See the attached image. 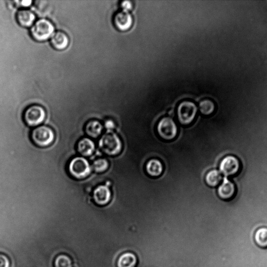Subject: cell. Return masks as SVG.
I'll return each instance as SVG.
<instances>
[{
	"label": "cell",
	"mask_w": 267,
	"mask_h": 267,
	"mask_svg": "<svg viewBox=\"0 0 267 267\" xmlns=\"http://www.w3.org/2000/svg\"><path fill=\"white\" fill-rule=\"evenodd\" d=\"M50 43L55 49L58 51H63L68 47L70 39L66 33L62 31H58L55 32L50 38Z\"/></svg>",
	"instance_id": "cell-11"
},
{
	"label": "cell",
	"mask_w": 267,
	"mask_h": 267,
	"mask_svg": "<svg viewBox=\"0 0 267 267\" xmlns=\"http://www.w3.org/2000/svg\"><path fill=\"white\" fill-rule=\"evenodd\" d=\"M223 179L222 174L217 170H212L209 171L205 176V181L207 185L210 187L218 186Z\"/></svg>",
	"instance_id": "cell-19"
},
{
	"label": "cell",
	"mask_w": 267,
	"mask_h": 267,
	"mask_svg": "<svg viewBox=\"0 0 267 267\" xmlns=\"http://www.w3.org/2000/svg\"><path fill=\"white\" fill-rule=\"evenodd\" d=\"M157 131L159 136L165 140L174 139L177 134V127L170 117H164L159 122Z\"/></svg>",
	"instance_id": "cell-7"
},
{
	"label": "cell",
	"mask_w": 267,
	"mask_h": 267,
	"mask_svg": "<svg viewBox=\"0 0 267 267\" xmlns=\"http://www.w3.org/2000/svg\"><path fill=\"white\" fill-rule=\"evenodd\" d=\"M219 168L221 174L226 177L236 175L241 169V162L235 156H226L220 163Z\"/></svg>",
	"instance_id": "cell-8"
},
{
	"label": "cell",
	"mask_w": 267,
	"mask_h": 267,
	"mask_svg": "<svg viewBox=\"0 0 267 267\" xmlns=\"http://www.w3.org/2000/svg\"><path fill=\"white\" fill-rule=\"evenodd\" d=\"M36 18L34 13L28 9L19 11L16 14V20L23 27H31L35 24Z\"/></svg>",
	"instance_id": "cell-13"
},
{
	"label": "cell",
	"mask_w": 267,
	"mask_h": 267,
	"mask_svg": "<svg viewBox=\"0 0 267 267\" xmlns=\"http://www.w3.org/2000/svg\"><path fill=\"white\" fill-rule=\"evenodd\" d=\"M56 267H73L71 258L65 255L58 256L55 260Z\"/></svg>",
	"instance_id": "cell-22"
},
{
	"label": "cell",
	"mask_w": 267,
	"mask_h": 267,
	"mask_svg": "<svg viewBox=\"0 0 267 267\" xmlns=\"http://www.w3.org/2000/svg\"><path fill=\"white\" fill-rule=\"evenodd\" d=\"M109 163L107 160L100 158L96 160L93 163V168L98 173L106 171L108 168Z\"/></svg>",
	"instance_id": "cell-21"
},
{
	"label": "cell",
	"mask_w": 267,
	"mask_h": 267,
	"mask_svg": "<svg viewBox=\"0 0 267 267\" xmlns=\"http://www.w3.org/2000/svg\"><path fill=\"white\" fill-rule=\"evenodd\" d=\"M137 263V256L130 252L122 254L117 262L118 267H136Z\"/></svg>",
	"instance_id": "cell-16"
},
{
	"label": "cell",
	"mask_w": 267,
	"mask_h": 267,
	"mask_svg": "<svg viewBox=\"0 0 267 267\" xmlns=\"http://www.w3.org/2000/svg\"><path fill=\"white\" fill-rule=\"evenodd\" d=\"M105 125L108 131H112V130L115 127L114 122L111 120L106 121Z\"/></svg>",
	"instance_id": "cell-26"
},
{
	"label": "cell",
	"mask_w": 267,
	"mask_h": 267,
	"mask_svg": "<svg viewBox=\"0 0 267 267\" xmlns=\"http://www.w3.org/2000/svg\"><path fill=\"white\" fill-rule=\"evenodd\" d=\"M55 133L52 128L41 126L33 130L31 139L33 143L40 147H46L52 145L55 140Z\"/></svg>",
	"instance_id": "cell-4"
},
{
	"label": "cell",
	"mask_w": 267,
	"mask_h": 267,
	"mask_svg": "<svg viewBox=\"0 0 267 267\" xmlns=\"http://www.w3.org/2000/svg\"><path fill=\"white\" fill-rule=\"evenodd\" d=\"M78 152L82 156L89 157L93 154L95 150L94 142L90 139L83 138L77 143Z\"/></svg>",
	"instance_id": "cell-14"
},
{
	"label": "cell",
	"mask_w": 267,
	"mask_h": 267,
	"mask_svg": "<svg viewBox=\"0 0 267 267\" xmlns=\"http://www.w3.org/2000/svg\"><path fill=\"white\" fill-rule=\"evenodd\" d=\"M215 108L214 103L210 99H204L199 104L200 112L205 115H209L213 113Z\"/></svg>",
	"instance_id": "cell-20"
},
{
	"label": "cell",
	"mask_w": 267,
	"mask_h": 267,
	"mask_svg": "<svg viewBox=\"0 0 267 267\" xmlns=\"http://www.w3.org/2000/svg\"><path fill=\"white\" fill-rule=\"evenodd\" d=\"M46 112L41 106L33 105L28 107L24 113V120L30 126H37L45 120Z\"/></svg>",
	"instance_id": "cell-6"
},
{
	"label": "cell",
	"mask_w": 267,
	"mask_h": 267,
	"mask_svg": "<svg viewBox=\"0 0 267 267\" xmlns=\"http://www.w3.org/2000/svg\"><path fill=\"white\" fill-rule=\"evenodd\" d=\"M99 146L102 151L109 156L118 155L122 144L119 137L112 131H108L100 140Z\"/></svg>",
	"instance_id": "cell-2"
},
{
	"label": "cell",
	"mask_w": 267,
	"mask_h": 267,
	"mask_svg": "<svg viewBox=\"0 0 267 267\" xmlns=\"http://www.w3.org/2000/svg\"><path fill=\"white\" fill-rule=\"evenodd\" d=\"M103 125L97 120H91L85 126V132L89 137L97 138L103 131Z\"/></svg>",
	"instance_id": "cell-15"
},
{
	"label": "cell",
	"mask_w": 267,
	"mask_h": 267,
	"mask_svg": "<svg viewBox=\"0 0 267 267\" xmlns=\"http://www.w3.org/2000/svg\"><path fill=\"white\" fill-rule=\"evenodd\" d=\"M121 8H122V11L129 12L132 10L133 5L131 2L129 1H125L121 3Z\"/></svg>",
	"instance_id": "cell-25"
},
{
	"label": "cell",
	"mask_w": 267,
	"mask_h": 267,
	"mask_svg": "<svg viewBox=\"0 0 267 267\" xmlns=\"http://www.w3.org/2000/svg\"><path fill=\"white\" fill-rule=\"evenodd\" d=\"M0 267H10V261L8 257L0 254Z\"/></svg>",
	"instance_id": "cell-24"
},
{
	"label": "cell",
	"mask_w": 267,
	"mask_h": 267,
	"mask_svg": "<svg viewBox=\"0 0 267 267\" xmlns=\"http://www.w3.org/2000/svg\"><path fill=\"white\" fill-rule=\"evenodd\" d=\"M236 193V187L232 181L225 177L218 189V194L225 200L231 199Z\"/></svg>",
	"instance_id": "cell-12"
},
{
	"label": "cell",
	"mask_w": 267,
	"mask_h": 267,
	"mask_svg": "<svg viewBox=\"0 0 267 267\" xmlns=\"http://www.w3.org/2000/svg\"><path fill=\"white\" fill-rule=\"evenodd\" d=\"M95 202L98 205L104 206L108 204L111 199V192L107 186L98 187L94 191Z\"/></svg>",
	"instance_id": "cell-10"
},
{
	"label": "cell",
	"mask_w": 267,
	"mask_h": 267,
	"mask_svg": "<svg viewBox=\"0 0 267 267\" xmlns=\"http://www.w3.org/2000/svg\"><path fill=\"white\" fill-rule=\"evenodd\" d=\"M30 0H23V1H15L14 3L16 7L21 9H27L29 8L33 4Z\"/></svg>",
	"instance_id": "cell-23"
},
{
	"label": "cell",
	"mask_w": 267,
	"mask_h": 267,
	"mask_svg": "<svg viewBox=\"0 0 267 267\" xmlns=\"http://www.w3.org/2000/svg\"><path fill=\"white\" fill-rule=\"evenodd\" d=\"M133 22L130 13L123 11L116 13L113 19L115 27L121 31L129 30L132 27Z\"/></svg>",
	"instance_id": "cell-9"
},
{
	"label": "cell",
	"mask_w": 267,
	"mask_h": 267,
	"mask_svg": "<svg viewBox=\"0 0 267 267\" xmlns=\"http://www.w3.org/2000/svg\"><path fill=\"white\" fill-rule=\"evenodd\" d=\"M71 175L77 179L87 177L91 172V167L88 161L84 158L78 157L72 159L69 166Z\"/></svg>",
	"instance_id": "cell-5"
},
{
	"label": "cell",
	"mask_w": 267,
	"mask_h": 267,
	"mask_svg": "<svg viewBox=\"0 0 267 267\" xmlns=\"http://www.w3.org/2000/svg\"><path fill=\"white\" fill-rule=\"evenodd\" d=\"M73 267H79L77 264L75 263L74 265H73Z\"/></svg>",
	"instance_id": "cell-27"
},
{
	"label": "cell",
	"mask_w": 267,
	"mask_h": 267,
	"mask_svg": "<svg viewBox=\"0 0 267 267\" xmlns=\"http://www.w3.org/2000/svg\"><path fill=\"white\" fill-rule=\"evenodd\" d=\"M254 239L256 245L262 248H267V227L258 229L255 232Z\"/></svg>",
	"instance_id": "cell-18"
},
{
	"label": "cell",
	"mask_w": 267,
	"mask_h": 267,
	"mask_svg": "<svg viewBox=\"0 0 267 267\" xmlns=\"http://www.w3.org/2000/svg\"><path fill=\"white\" fill-rule=\"evenodd\" d=\"M146 168L147 173L150 176H158L162 172L163 165L159 160L153 159L147 162Z\"/></svg>",
	"instance_id": "cell-17"
},
{
	"label": "cell",
	"mask_w": 267,
	"mask_h": 267,
	"mask_svg": "<svg viewBox=\"0 0 267 267\" xmlns=\"http://www.w3.org/2000/svg\"><path fill=\"white\" fill-rule=\"evenodd\" d=\"M55 30V26L51 21L46 19H41L33 25L30 32L33 40L41 42L51 38Z\"/></svg>",
	"instance_id": "cell-1"
},
{
	"label": "cell",
	"mask_w": 267,
	"mask_h": 267,
	"mask_svg": "<svg viewBox=\"0 0 267 267\" xmlns=\"http://www.w3.org/2000/svg\"><path fill=\"white\" fill-rule=\"evenodd\" d=\"M198 111L196 105L190 100H185L181 102L177 108L178 120L181 124L187 125L195 119Z\"/></svg>",
	"instance_id": "cell-3"
}]
</instances>
